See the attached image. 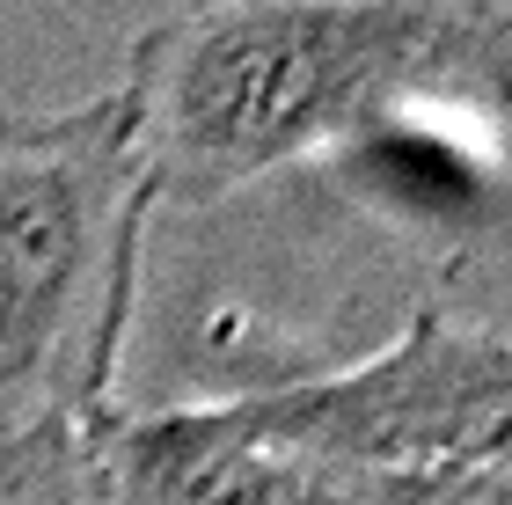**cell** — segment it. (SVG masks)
Listing matches in <instances>:
<instances>
[{
  "mask_svg": "<svg viewBox=\"0 0 512 505\" xmlns=\"http://www.w3.org/2000/svg\"><path fill=\"white\" fill-rule=\"evenodd\" d=\"M154 205L118 88L0 110V454L118 410Z\"/></svg>",
  "mask_w": 512,
  "mask_h": 505,
  "instance_id": "2",
  "label": "cell"
},
{
  "mask_svg": "<svg viewBox=\"0 0 512 505\" xmlns=\"http://www.w3.org/2000/svg\"><path fill=\"white\" fill-rule=\"evenodd\" d=\"M132 103L161 205H220L315 154L461 110L512 118V8L491 0H227L132 37Z\"/></svg>",
  "mask_w": 512,
  "mask_h": 505,
  "instance_id": "1",
  "label": "cell"
},
{
  "mask_svg": "<svg viewBox=\"0 0 512 505\" xmlns=\"http://www.w3.org/2000/svg\"><path fill=\"white\" fill-rule=\"evenodd\" d=\"M505 476H512V462H505Z\"/></svg>",
  "mask_w": 512,
  "mask_h": 505,
  "instance_id": "5",
  "label": "cell"
},
{
  "mask_svg": "<svg viewBox=\"0 0 512 505\" xmlns=\"http://www.w3.org/2000/svg\"><path fill=\"white\" fill-rule=\"evenodd\" d=\"M88 447L103 505H344V476L256 440L227 396L110 410Z\"/></svg>",
  "mask_w": 512,
  "mask_h": 505,
  "instance_id": "4",
  "label": "cell"
},
{
  "mask_svg": "<svg viewBox=\"0 0 512 505\" xmlns=\"http://www.w3.org/2000/svg\"><path fill=\"white\" fill-rule=\"evenodd\" d=\"M235 418L256 440L330 476H432L512 462V330L417 308L381 352L337 374L242 388Z\"/></svg>",
  "mask_w": 512,
  "mask_h": 505,
  "instance_id": "3",
  "label": "cell"
}]
</instances>
